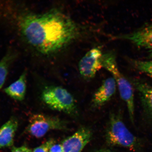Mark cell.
<instances>
[{
  "instance_id": "cell-8",
  "label": "cell",
  "mask_w": 152,
  "mask_h": 152,
  "mask_svg": "<svg viewBox=\"0 0 152 152\" xmlns=\"http://www.w3.org/2000/svg\"><path fill=\"white\" fill-rule=\"evenodd\" d=\"M116 37L128 40L138 47L152 50V23L146 25L132 33Z\"/></svg>"
},
{
  "instance_id": "cell-5",
  "label": "cell",
  "mask_w": 152,
  "mask_h": 152,
  "mask_svg": "<svg viewBox=\"0 0 152 152\" xmlns=\"http://www.w3.org/2000/svg\"><path fill=\"white\" fill-rule=\"evenodd\" d=\"M67 129L66 121L58 117L36 114L30 117L26 132L34 137L40 138L50 131Z\"/></svg>"
},
{
  "instance_id": "cell-15",
  "label": "cell",
  "mask_w": 152,
  "mask_h": 152,
  "mask_svg": "<svg viewBox=\"0 0 152 152\" xmlns=\"http://www.w3.org/2000/svg\"><path fill=\"white\" fill-rule=\"evenodd\" d=\"M55 143V142L53 139L49 140L47 142L35 148L32 152H49L52 146Z\"/></svg>"
},
{
  "instance_id": "cell-9",
  "label": "cell",
  "mask_w": 152,
  "mask_h": 152,
  "mask_svg": "<svg viewBox=\"0 0 152 152\" xmlns=\"http://www.w3.org/2000/svg\"><path fill=\"white\" fill-rule=\"evenodd\" d=\"M133 84L138 91L143 110L147 119L152 121V86L140 79H134Z\"/></svg>"
},
{
  "instance_id": "cell-14",
  "label": "cell",
  "mask_w": 152,
  "mask_h": 152,
  "mask_svg": "<svg viewBox=\"0 0 152 152\" xmlns=\"http://www.w3.org/2000/svg\"><path fill=\"white\" fill-rule=\"evenodd\" d=\"M130 62L135 68L152 77V60L142 61L131 59Z\"/></svg>"
},
{
  "instance_id": "cell-19",
  "label": "cell",
  "mask_w": 152,
  "mask_h": 152,
  "mask_svg": "<svg viewBox=\"0 0 152 152\" xmlns=\"http://www.w3.org/2000/svg\"><path fill=\"white\" fill-rule=\"evenodd\" d=\"M111 152L108 151H102V152Z\"/></svg>"
},
{
  "instance_id": "cell-10",
  "label": "cell",
  "mask_w": 152,
  "mask_h": 152,
  "mask_svg": "<svg viewBox=\"0 0 152 152\" xmlns=\"http://www.w3.org/2000/svg\"><path fill=\"white\" fill-rule=\"evenodd\" d=\"M117 87L116 83L113 77H110L105 80L93 96V107H101L109 101L115 94Z\"/></svg>"
},
{
  "instance_id": "cell-11",
  "label": "cell",
  "mask_w": 152,
  "mask_h": 152,
  "mask_svg": "<svg viewBox=\"0 0 152 152\" xmlns=\"http://www.w3.org/2000/svg\"><path fill=\"white\" fill-rule=\"evenodd\" d=\"M18 123L17 119L12 118L0 128V149L13 145Z\"/></svg>"
},
{
  "instance_id": "cell-1",
  "label": "cell",
  "mask_w": 152,
  "mask_h": 152,
  "mask_svg": "<svg viewBox=\"0 0 152 152\" xmlns=\"http://www.w3.org/2000/svg\"><path fill=\"white\" fill-rule=\"evenodd\" d=\"M18 24L26 42L44 55L59 52L79 37L80 33L77 24L56 9L42 14L22 15Z\"/></svg>"
},
{
  "instance_id": "cell-4",
  "label": "cell",
  "mask_w": 152,
  "mask_h": 152,
  "mask_svg": "<svg viewBox=\"0 0 152 152\" xmlns=\"http://www.w3.org/2000/svg\"><path fill=\"white\" fill-rule=\"evenodd\" d=\"M43 102L50 109L75 116L77 109L75 98L63 87L58 86L45 87L42 94Z\"/></svg>"
},
{
  "instance_id": "cell-18",
  "label": "cell",
  "mask_w": 152,
  "mask_h": 152,
  "mask_svg": "<svg viewBox=\"0 0 152 152\" xmlns=\"http://www.w3.org/2000/svg\"><path fill=\"white\" fill-rule=\"evenodd\" d=\"M149 58H152V50H151L149 51Z\"/></svg>"
},
{
  "instance_id": "cell-7",
  "label": "cell",
  "mask_w": 152,
  "mask_h": 152,
  "mask_svg": "<svg viewBox=\"0 0 152 152\" xmlns=\"http://www.w3.org/2000/svg\"><path fill=\"white\" fill-rule=\"evenodd\" d=\"M92 134L90 128L81 127L62 142L63 152H81L90 141Z\"/></svg>"
},
{
  "instance_id": "cell-16",
  "label": "cell",
  "mask_w": 152,
  "mask_h": 152,
  "mask_svg": "<svg viewBox=\"0 0 152 152\" xmlns=\"http://www.w3.org/2000/svg\"><path fill=\"white\" fill-rule=\"evenodd\" d=\"M49 152H63L61 144L55 143L51 147Z\"/></svg>"
},
{
  "instance_id": "cell-3",
  "label": "cell",
  "mask_w": 152,
  "mask_h": 152,
  "mask_svg": "<svg viewBox=\"0 0 152 152\" xmlns=\"http://www.w3.org/2000/svg\"><path fill=\"white\" fill-rule=\"evenodd\" d=\"M105 137L108 143L113 146L133 150L139 144L138 138L127 128L121 116L115 113L110 116Z\"/></svg>"
},
{
  "instance_id": "cell-6",
  "label": "cell",
  "mask_w": 152,
  "mask_h": 152,
  "mask_svg": "<svg viewBox=\"0 0 152 152\" xmlns=\"http://www.w3.org/2000/svg\"><path fill=\"white\" fill-rule=\"evenodd\" d=\"M102 55L99 48H94L82 58L79 62V69L83 78L87 80L93 78L102 68L101 61Z\"/></svg>"
},
{
  "instance_id": "cell-2",
  "label": "cell",
  "mask_w": 152,
  "mask_h": 152,
  "mask_svg": "<svg viewBox=\"0 0 152 152\" xmlns=\"http://www.w3.org/2000/svg\"><path fill=\"white\" fill-rule=\"evenodd\" d=\"M101 61L102 68L109 71L115 79L121 98L126 104L131 122L134 124V98L132 84L119 71L115 54L113 51L103 54Z\"/></svg>"
},
{
  "instance_id": "cell-17",
  "label": "cell",
  "mask_w": 152,
  "mask_h": 152,
  "mask_svg": "<svg viewBox=\"0 0 152 152\" xmlns=\"http://www.w3.org/2000/svg\"><path fill=\"white\" fill-rule=\"evenodd\" d=\"M12 152H32V151L25 146H22L20 147L13 148Z\"/></svg>"
},
{
  "instance_id": "cell-13",
  "label": "cell",
  "mask_w": 152,
  "mask_h": 152,
  "mask_svg": "<svg viewBox=\"0 0 152 152\" xmlns=\"http://www.w3.org/2000/svg\"><path fill=\"white\" fill-rule=\"evenodd\" d=\"M15 57L14 53L9 52L0 60V89L4 84L10 67Z\"/></svg>"
},
{
  "instance_id": "cell-12",
  "label": "cell",
  "mask_w": 152,
  "mask_h": 152,
  "mask_svg": "<svg viewBox=\"0 0 152 152\" xmlns=\"http://www.w3.org/2000/svg\"><path fill=\"white\" fill-rule=\"evenodd\" d=\"M26 72H23L18 80L4 89L6 94L15 100H23L26 92Z\"/></svg>"
}]
</instances>
